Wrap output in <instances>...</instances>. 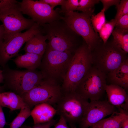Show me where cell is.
<instances>
[{
	"mask_svg": "<svg viewBox=\"0 0 128 128\" xmlns=\"http://www.w3.org/2000/svg\"><path fill=\"white\" fill-rule=\"evenodd\" d=\"M92 65L91 52L85 43L75 50L61 85L63 93L75 91Z\"/></svg>",
	"mask_w": 128,
	"mask_h": 128,
	"instance_id": "6da1fadb",
	"label": "cell"
},
{
	"mask_svg": "<svg viewBox=\"0 0 128 128\" xmlns=\"http://www.w3.org/2000/svg\"><path fill=\"white\" fill-rule=\"evenodd\" d=\"M41 32L48 40L52 49L61 51H75L78 36L62 19L40 26Z\"/></svg>",
	"mask_w": 128,
	"mask_h": 128,
	"instance_id": "7a4b0ae2",
	"label": "cell"
},
{
	"mask_svg": "<svg viewBox=\"0 0 128 128\" xmlns=\"http://www.w3.org/2000/svg\"><path fill=\"white\" fill-rule=\"evenodd\" d=\"M92 66L107 75L118 68L127 59V54L114 42H101L92 51Z\"/></svg>",
	"mask_w": 128,
	"mask_h": 128,
	"instance_id": "3957f363",
	"label": "cell"
},
{
	"mask_svg": "<svg viewBox=\"0 0 128 128\" xmlns=\"http://www.w3.org/2000/svg\"><path fill=\"white\" fill-rule=\"evenodd\" d=\"M3 67L4 87L20 96L44 78L41 71L36 70H17L10 69L6 65Z\"/></svg>",
	"mask_w": 128,
	"mask_h": 128,
	"instance_id": "277c9868",
	"label": "cell"
},
{
	"mask_svg": "<svg viewBox=\"0 0 128 128\" xmlns=\"http://www.w3.org/2000/svg\"><path fill=\"white\" fill-rule=\"evenodd\" d=\"M89 102L76 91L63 93L55 105L56 114L64 119L70 128H75Z\"/></svg>",
	"mask_w": 128,
	"mask_h": 128,
	"instance_id": "5b68a950",
	"label": "cell"
},
{
	"mask_svg": "<svg viewBox=\"0 0 128 128\" xmlns=\"http://www.w3.org/2000/svg\"><path fill=\"white\" fill-rule=\"evenodd\" d=\"M94 9L85 12L72 11L64 14L61 19L76 33L82 37L88 48L92 51L101 42L94 31L91 20Z\"/></svg>",
	"mask_w": 128,
	"mask_h": 128,
	"instance_id": "8992f818",
	"label": "cell"
},
{
	"mask_svg": "<svg viewBox=\"0 0 128 128\" xmlns=\"http://www.w3.org/2000/svg\"><path fill=\"white\" fill-rule=\"evenodd\" d=\"M63 93L61 86L56 80L44 78L38 84L21 96L31 109L43 103L55 105Z\"/></svg>",
	"mask_w": 128,
	"mask_h": 128,
	"instance_id": "52a82bcc",
	"label": "cell"
},
{
	"mask_svg": "<svg viewBox=\"0 0 128 128\" xmlns=\"http://www.w3.org/2000/svg\"><path fill=\"white\" fill-rule=\"evenodd\" d=\"M72 52L53 50L49 47L47 43L39 67L44 78L56 80L60 77L63 78L73 56Z\"/></svg>",
	"mask_w": 128,
	"mask_h": 128,
	"instance_id": "ba28073f",
	"label": "cell"
},
{
	"mask_svg": "<svg viewBox=\"0 0 128 128\" xmlns=\"http://www.w3.org/2000/svg\"><path fill=\"white\" fill-rule=\"evenodd\" d=\"M107 78L106 74L92 65L75 91L90 101L102 100L107 85Z\"/></svg>",
	"mask_w": 128,
	"mask_h": 128,
	"instance_id": "9c48e42d",
	"label": "cell"
},
{
	"mask_svg": "<svg viewBox=\"0 0 128 128\" xmlns=\"http://www.w3.org/2000/svg\"><path fill=\"white\" fill-rule=\"evenodd\" d=\"M41 26L35 23L26 32L5 38L0 43V62L3 67L12 58L17 55L24 44L32 37L41 32Z\"/></svg>",
	"mask_w": 128,
	"mask_h": 128,
	"instance_id": "30bf717a",
	"label": "cell"
},
{
	"mask_svg": "<svg viewBox=\"0 0 128 128\" xmlns=\"http://www.w3.org/2000/svg\"><path fill=\"white\" fill-rule=\"evenodd\" d=\"M22 14L28 15L41 26L61 19L60 11L54 10L48 4L41 0H23L18 3Z\"/></svg>",
	"mask_w": 128,
	"mask_h": 128,
	"instance_id": "8fae6325",
	"label": "cell"
},
{
	"mask_svg": "<svg viewBox=\"0 0 128 128\" xmlns=\"http://www.w3.org/2000/svg\"><path fill=\"white\" fill-rule=\"evenodd\" d=\"M18 2L0 11V21L3 23L5 31V38L28 29L35 23L32 19L23 16L19 9Z\"/></svg>",
	"mask_w": 128,
	"mask_h": 128,
	"instance_id": "7c38bea8",
	"label": "cell"
},
{
	"mask_svg": "<svg viewBox=\"0 0 128 128\" xmlns=\"http://www.w3.org/2000/svg\"><path fill=\"white\" fill-rule=\"evenodd\" d=\"M107 100L90 101L79 124L80 128H88L116 111Z\"/></svg>",
	"mask_w": 128,
	"mask_h": 128,
	"instance_id": "4fadbf2b",
	"label": "cell"
},
{
	"mask_svg": "<svg viewBox=\"0 0 128 128\" xmlns=\"http://www.w3.org/2000/svg\"><path fill=\"white\" fill-rule=\"evenodd\" d=\"M105 90L110 104L118 109L128 111V96L124 89L115 85L107 84Z\"/></svg>",
	"mask_w": 128,
	"mask_h": 128,
	"instance_id": "5bb4252c",
	"label": "cell"
},
{
	"mask_svg": "<svg viewBox=\"0 0 128 128\" xmlns=\"http://www.w3.org/2000/svg\"><path fill=\"white\" fill-rule=\"evenodd\" d=\"M56 114L55 109L49 104L43 103L35 105L31 110V115L34 124L49 122Z\"/></svg>",
	"mask_w": 128,
	"mask_h": 128,
	"instance_id": "9a60e30c",
	"label": "cell"
},
{
	"mask_svg": "<svg viewBox=\"0 0 128 128\" xmlns=\"http://www.w3.org/2000/svg\"><path fill=\"white\" fill-rule=\"evenodd\" d=\"M47 37L41 32L32 37L26 43L23 49L26 53H33L43 56L45 51L47 43Z\"/></svg>",
	"mask_w": 128,
	"mask_h": 128,
	"instance_id": "2e32d148",
	"label": "cell"
},
{
	"mask_svg": "<svg viewBox=\"0 0 128 128\" xmlns=\"http://www.w3.org/2000/svg\"><path fill=\"white\" fill-rule=\"evenodd\" d=\"M110 84L120 86L125 90L128 88V59L117 69L107 75Z\"/></svg>",
	"mask_w": 128,
	"mask_h": 128,
	"instance_id": "e0dca14e",
	"label": "cell"
},
{
	"mask_svg": "<svg viewBox=\"0 0 128 128\" xmlns=\"http://www.w3.org/2000/svg\"><path fill=\"white\" fill-rule=\"evenodd\" d=\"M42 57L33 53H25L23 55L18 56L13 61L18 68L34 70L39 67Z\"/></svg>",
	"mask_w": 128,
	"mask_h": 128,
	"instance_id": "ac0fdd59",
	"label": "cell"
},
{
	"mask_svg": "<svg viewBox=\"0 0 128 128\" xmlns=\"http://www.w3.org/2000/svg\"><path fill=\"white\" fill-rule=\"evenodd\" d=\"M0 105L11 111L28 106L20 96L11 91L0 92Z\"/></svg>",
	"mask_w": 128,
	"mask_h": 128,
	"instance_id": "d6986e66",
	"label": "cell"
},
{
	"mask_svg": "<svg viewBox=\"0 0 128 128\" xmlns=\"http://www.w3.org/2000/svg\"><path fill=\"white\" fill-rule=\"evenodd\" d=\"M119 112H114L110 117L104 119L91 127L101 128H120L124 119L128 115V111L122 109H118Z\"/></svg>",
	"mask_w": 128,
	"mask_h": 128,
	"instance_id": "ffe728a7",
	"label": "cell"
},
{
	"mask_svg": "<svg viewBox=\"0 0 128 128\" xmlns=\"http://www.w3.org/2000/svg\"><path fill=\"white\" fill-rule=\"evenodd\" d=\"M116 45L125 53L128 52V30L115 27L112 33Z\"/></svg>",
	"mask_w": 128,
	"mask_h": 128,
	"instance_id": "44dd1931",
	"label": "cell"
},
{
	"mask_svg": "<svg viewBox=\"0 0 128 128\" xmlns=\"http://www.w3.org/2000/svg\"><path fill=\"white\" fill-rule=\"evenodd\" d=\"M19 113L11 122L10 128H20L26 120L31 115V109L28 106L22 108Z\"/></svg>",
	"mask_w": 128,
	"mask_h": 128,
	"instance_id": "7402d4cb",
	"label": "cell"
},
{
	"mask_svg": "<svg viewBox=\"0 0 128 128\" xmlns=\"http://www.w3.org/2000/svg\"><path fill=\"white\" fill-rule=\"evenodd\" d=\"M117 21L114 18L109 21L106 20L98 32L100 37L102 39L104 44L105 43L108 41L114 29Z\"/></svg>",
	"mask_w": 128,
	"mask_h": 128,
	"instance_id": "603a6c76",
	"label": "cell"
},
{
	"mask_svg": "<svg viewBox=\"0 0 128 128\" xmlns=\"http://www.w3.org/2000/svg\"><path fill=\"white\" fill-rule=\"evenodd\" d=\"M105 10L102 9L96 14L93 15L91 18V23L95 32L97 33L99 32L106 21Z\"/></svg>",
	"mask_w": 128,
	"mask_h": 128,
	"instance_id": "cb8c5ba5",
	"label": "cell"
},
{
	"mask_svg": "<svg viewBox=\"0 0 128 128\" xmlns=\"http://www.w3.org/2000/svg\"><path fill=\"white\" fill-rule=\"evenodd\" d=\"M99 0H79V5L77 10L85 12L94 9L95 5L99 3Z\"/></svg>",
	"mask_w": 128,
	"mask_h": 128,
	"instance_id": "d4e9b609",
	"label": "cell"
},
{
	"mask_svg": "<svg viewBox=\"0 0 128 128\" xmlns=\"http://www.w3.org/2000/svg\"><path fill=\"white\" fill-rule=\"evenodd\" d=\"M79 4L78 0H66L61 6L60 12L64 14L77 10Z\"/></svg>",
	"mask_w": 128,
	"mask_h": 128,
	"instance_id": "484cf974",
	"label": "cell"
},
{
	"mask_svg": "<svg viewBox=\"0 0 128 128\" xmlns=\"http://www.w3.org/2000/svg\"><path fill=\"white\" fill-rule=\"evenodd\" d=\"M116 7L117 11L114 19L117 21L122 17L128 14V0H121Z\"/></svg>",
	"mask_w": 128,
	"mask_h": 128,
	"instance_id": "4316f807",
	"label": "cell"
},
{
	"mask_svg": "<svg viewBox=\"0 0 128 128\" xmlns=\"http://www.w3.org/2000/svg\"><path fill=\"white\" fill-rule=\"evenodd\" d=\"M115 27L128 30V14L122 17L117 21Z\"/></svg>",
	"mask_w": 128,
	"mask_h": 128,
	"instance_id": "83f0119b",
	"label": "cell"
},
{
	"mask_svg": "<svg viewBox=\"0 0 128 128\" xmlns=\"http://www.w3.org/2000/svg\"><path fill=\"white\" fill-rule=\"evenodd\" d=\"M57 122L56 120L53 119L47 123L34 124L32 127L23 126L20 128H48L54 126Z\"/></svg>",
	"mask_w": 128,
	"mask_h": 128,
	"instance_id": "f1b7e54d",
	"label": "cell"
},
{
	"mask_svg": "<svg viewBox=\"0 0 128 128\" xmlns=\"http://www.w3.org/2000/svg\"><path fill=\"white\" fill-rule=\"evenodd\" d=\"M103 5L102 9L105 12L111 6L115 5L116 6L120 1L119 0H100Z\"/></svg>",
	"mask_w": 128,
	"mask_h": 128,
	"instance_id": "f546056e",
	"label": "cell"
},
{
	"mask_svg": "<svg viewBox=\"0 0 128 128\" xmlns=\"http://www.w3.org/2000/svg\"><path fill=\"white\" fill-rule=\"evenodd\" d=\"M41 1L50 5L52 8L56 6L60 5L61 6L64 4L66 0H40Z\"/></svg>",
	"mask_w": 128,
	"mask_h": 128,
	"instance_id": "4dcf8cb0",
	"label": "cell"
},
{
	"mask_svg": "<svg viewBox=\"0 0 128 128\" xmlns=\"http://www.w3.org/2000/svg\"><path fill=\"white\" fill-rule=\"evenodd\" d=\"M18 2V1L15 0H0V11L9 6Z\"/></svg>",
	"mask_w": 128,
	"mask_h": 128,
	"instance_id": "1f68e13d",
	"label": "cell"
},
{
	"mask_svg": "<svg viewBox=\"0 0 128 128\" xmlns=\"http://www.w3.org/2000/svg\"><path fill=\"white\" fill-rule=\"evenodd\" d=\"M54 128H70L67 125V123L64 119L60 116L59 121L54 125Z\"/></svg>",
	"mask_w": 128,
	"mask_h": 128,
	"instance_id": "d6a6232c",
	"label": "cell"
},
{
	"mask_svg": "<svg viewBox=\"0 0 128 128\" xmlns=\"http://www.w3.org/2000/svg\"><path fill=\"white\" fill-rule=\"evenodd\" d=\"M6 124L5 115L2 107L0 105V128H4Z\"/></svg>",
	"mask_w": 128,
	"mask_h": 128,
	"instance_id": "836d02e7",
	"label": "cell"
},
{
	"mask_svg": "<svg viewBox=\"0 0 128 128\" xmlns=\"http://www.w3.org/2000/svg\"><path fill=\"white\" fill-rule=\"evenodd\" d=\"M5 36V29L3 25H0V43L4 40Z\"/></svg>",
	"mask_w": 128,
	"mask_h": 128,
	"instance_id": "e575fe53",
	"label": "cell"
},
{
	"mask_svg": "<svg viewBox=\"0 0 128 128\" xmlns=\"http://www.w3.org/2000/svg\"><path fill=\"white\" fill-rule=\"evenodd\" d=\"M120 128H128V115L126 116L122 121Z\"/></svg>",
	"mask_w": 128,
	"mask_h": 128,
	"instance_id": "d590c367",
	"label": "cell"
},
{
	"mask_svg": "<svg viewBox=\"0 0 128 128\" xmlns=\"http://www.w3.org/2000/svg\"><path fill=\"white\" fill-rule=\"evenodd\" d=\"M4 79V78L2 70L0 69V84L3 82Z\"/></svg>",
	"mask_w": 128,
	"mask_h": 128,
	"instance_id": "8d00e7d4",
	"label": "cell"
},
{
	"mask_svg": "<svg viewBox=\"0 0 128 128\" xmlns=\"http://www.w3.org/2000/svg\"><path fill=\"white\" fill-rule=\"evenodd\" d=\"M4 88L3 86H0V92H2V91L3 90Z\"/></svg>",
	"mask_w": 128,
	"mask_h": 128,
	"instance_id": "74e56055",
	"label": "cell"
},
{
	"mask_svg": "<svg viewBox=\"0 0 128 128\" xmlns=\"http://www.w3.org/2000/svg\"><path fill=\"white\" fill-rule=\"evenodd\" d=\"M91 127L92 128H100L97 127Z\"/></svg>",
	"mask_w": 128,
	"mask_h": 128,
	"instance_id": "f35d334b",
	"label": "cell"
},
{
	"mask_svg": "<svg viewBox=\"0 0 128 128\" xmlns=\"http://www.w3.org/2000/svg\"><path fill=\"white\" fill-rule=\"evenodd\" d=\"M51 128V127H49V128Z\"/></svg>",
	"mask_w": 128,
	"mask_h": 128,
	"instance_id": "ab89813d",
	"label": "cell"
},
{
	"mask_svg": "<svg viewBox=\"0 0 128 128\" xmlns=\"http://www.w3.org/2000/svg\"><path fill=\"white\" fill-rule=\"evenodd\" d=\"M0 65H1V64H0Z\"/></svg>",
	"mask_w": 128,
	"mask_h": 128,
	"instance_id": "60d3db41",
	"label": "cell"
}]
</instances>
